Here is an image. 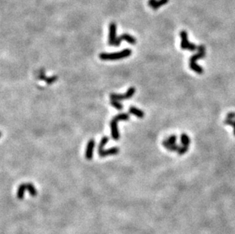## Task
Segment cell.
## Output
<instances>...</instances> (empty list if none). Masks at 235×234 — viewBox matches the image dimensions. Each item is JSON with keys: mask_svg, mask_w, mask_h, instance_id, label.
Wrapping results in <instances>:
<instances>
[{"mask_svg": "<svg viewBox=\"0 0 235 234\" xmlns=\"http://www.w3.org/2000/svg\"><path fill=\"white\" fill-rule=\"evenodd\" d=\"M198 53L196 54L193 55L190 58V67L191 70L194 71L195 72L198 74H202L203 73V69L202 66H199L196 63V61L198 59H201L203 58L205 56V46L200 45L198 47Z\"/></svg>", "mask_w": 235, "mask_h": 234, "instance_id": "cell-1", "label": "cell"}, {"mask_svg": "<svg viewBox=\"0 0 235 234\" xmlns=\"http://www.w3.org/2000/svg\"><path fill=\"white\" fill-rule=\"evenodd\" d=\"M129 119H130V115L126 113H119V114L116 115L112 119L110 122V129H111V136L113 140L117 141L119 138V136H120L119 130H118V121H127Z\"/></svg>", "mask_w": 235, "mask_h": 234, "instance_id": "cell-2", "label": "cell"}, {"mask_svg": "<svg viewBox=\"0 0 235 234\" xmlns=\"http://www.w3.org/2000/svg\"><path fill=\"white\" fill-rule=\"evenodd\" d=\"M131 54L132 50L130 49H124L122 51L117 52V53H101L99 55V57L101 60H118L129 57Z\"/></svg>", "mask_w": 235, "mask_h": 234, "instance_id": "cell-3", "label": "cell"}, {"mask_svg": "<svg viewBox=\"0 0 235 234\" xmlns=\"http://www.w3.org/2000/svg\"><path fill=\"white\" fill-rule=\"evenodd\" d=\"M180 38H181V43H180V47L183 50H187L190 51H195V50H198V47L194 44H192L188 40V34H187L186 30H182L180 31Z\"/></svg>", "mask_w": 235, "mask_h": 234, "instance_id": "cell-4", "label": "cell"}, {"mask_svg": "<svg viewBox=\"0 0 235 234\" xmlns=\"http://www.w3.org/2000/svg\"><path fill=\"white\" fill-rule=\"evenodd\" d=\"M136 93V88L135 87H130L128 89L126 92L124 94H119L113 93L110 95V98L111 100H116V101H124V100H128L131 98Z\"/></svg>", "mask_w": 235, "mask_h": 234, "instance_id": "cell-5", "label": "cell"}, {"mask_svg": "<svg viewBox=\"0 0 235 234\" xmlns=\"http://www.w3.org/2000/svg\"><path fill=\"white\" fill-rule=\"evenodd\" d=\"M123 41H126V42H128L129 44H132V45H134V44H136V39L134 37L129 34H121L120 36L116 38L113 46H115V47H119V44H120V43L122 42Z\"/></svg>", "mask_w": 235, "mask_h": 234, "instance_id": "cell-6", "label": "cell"}, {"mask_svg": "<svg viewBox=\"0 0 235 234\" xmlns=\"http://www.w3.org/2000/svg\"><path fill=\"white\" fill-rule=\"evenodd\" d=\"M116 38H117L116 37V24L114 22H111L109 24V45H114V43L116 41Z\"/></svg>", "mask_w": 235, "mask_h": 234, "instance_id": "cell-7", "label": "cell"}, {"mask_svg": "<svg viewBox=\"0 0 235 234\" xmlns=\"http://www.w3.org/2000/svg\"><path fill=\"white\" fill-rule=\"evenodd\" d=\"M94 145H95L94 140V139L89 140V141L87 142V147H86V151H85V158L86 159L88 160V161H91V160L93 158Z\"/></svg>", "mask_w": 235, "mask_h": 234, "instance_id": "cell-8", "label": "cell"}, {"mask_svg": "<svg viewBox=\"0 0 235 234\" xmlns=\"http://www.w3.org/2000/svg\"><path fill=\"white\" fill-rule=\"evenodd\" d=\"M119 149L118 147H112L107 150H103L102 151L99 152L98 154L101 158H104L107 156H110V155H116L119 153Z\"/></svg>", "mask_w": 235, "mask_h": 234, "instance_id": "cell-9", "label": "cell"}, {"mask_svg": "<svg viewBox=\"0 0 235 234\" xmlns=\"http://www.w3.org/2000/svg\"><path fill=\"white\" fill-rule=\"evenodd\" d=\"M129 112H130V113L135 115V116H137L139 119H142L145 116V113L142 110L136 107H130V109H129Z\"/></svg>", "mask_w": 235, "mask_h": 234, "instance_id": "cell-10", "label": "cell"}, {"mask_svg": "<svg viewBox=\"0 0 235 234\" xmlns=\"http://www.w3.org/2000/svg\"><path fill=\"white\" fill-rule=\"evenodd\" d=\"M27 190V185L26 183H21L17 190V198L20 200H22L24 197V193Z\"/></svg>", "mask_w": 235, "mask_h": 234, "instance_id": "cell-11", "label": "cell"}, {"mask_svg": "<svg viewBox=\"0 0 235 234\" xmlns=\"http://www.w3.org/2000/svg\"><path fill=\"white\" fill-rule=\"evenodd\" d=\"M162 145L164 146V148H166L169 151H178L179 149L180 148V146L178 145V144H170L166 141V140H164L162 141Z\"/></svg>", "mask_w": 235, "mask_h": 234, "instance_id": "cell-12", "label": "cell"}, {"mask_svg": "<svg viewBox=\"0 0 235 234\" xmlns=\"http://www.w3.org/2000/svg\"><path fill=\"white\" fill-rule=\"evenodd\" d=\"M180 142L183 146H187L190 147V138L185 133L181 134L180 135Z\"/></svg>", "mask_w": 235, "mask_h": 234, "instance_id": "cell-13", "label": "cell"}, {"mask_svg": "<svg viewBox=\"0 0 235 234\" xmlns=\"http://www.w3.org/2000/svg\"><path fill=\"white\" fill-rule=\"evenodd\" d=\"M109 141V138L107 136H104L102 138H101V141L99 143V145H98V153L101 151H102L104 150V147H105V145L107 144V143Z\"/></svg>", "mask_w": 235, "mask_h": 234, "instance_id": "cell-14", "label": "cell"}, {"mask_svg": "<svg viewBox=\"0 0 235 234\" xmlns=\"http://www.w3.org/2000/svg\"><path fill=\"white\" fill-rule=\"evenodd\" d=\"M27 185V190L28 191L29 193L30 194V195L33 197H35L37 195V192L36 189H35L34 186L32 183H26Z\"/></svg>", "mask_w": 235, "mask_h": 234, "instance_id": "cell-15", "label": "cell"}, {"mask_svg": "<svg viewBox=\"0 0 235 234\" xmlns=\"http://www.w3.org/2000/svg\"><path fill=\"white\" fill-rule=\"evenodd\" d=\"M110 104H111L112 107H113L114 108H116V110H121L123 109V104L119 102V101H116V100H111L110 101Z\"/></svg>", "mask_w": 235, "mask_h": 234, "instance_id": "cell-16", "label": "cell"}, {"mask_svg": "<svg viewBox=\"0 0 235 234\" xmlns=\"http://www.w3.org/2000/svg\"><path fill=\"white\" fill-rule=\"evenodd\" d=\"M169 2V0H157V2H155V4L153 5L152 9L154 10H157V9H159L161 6L167 4Z\"/></svg>", "mask_w": 235, "mask_h": 234, "instance_id": "cell-17", "label": "cell"}, {"mask_svg": "<svg viewBox=\"0 0 235 234\" xmlns=\"http://www.w3.org/2000/svg\"><path fill=\"white\" fill-rule=\"evenodd\" d=\"M166 141H167L168 144H176V141L177 140V137H176V135H170L169 138H167V139H165Z\"/></svg>", "mask_w": 235, "mask_h": 234, "instance_id": "cell-18", "label": "cell"}, {"mask_svg": "<svg viewBox=\"0 0 235 234\" xmlns=\"http://www.w3.org/2000/svg\"><path fill=\"white\" fill-rule=\"evenodd\" d=\"M57 79H58V77L56 76V75H53V76L49 77V78H47V77L45 81H46V83H47V84H53V82H55V81H56Z\"/></svg>", "mask_w": 235, "mask_h": 234, "instance_id": "cell-19", "label": "cell"}, {"mask_svg": "<svg viewBox=\"0 0 235 234\" xmlns=\"http://www.w3.org/2000/svg\"><path fill=\"white\" fill-rule=\"evenodd\" d=\"M189 150V147H187V146H182V147H180V148L179 149V151H178V154H179V155H183L184 154L187 153V151H188Z\"/></svg>", "mask_w": 235, "mask_h": 234, "instance_id": "cell-20", "label": "cell"}, {"mask_svg": "<svg viewBox=\"0 0 235 234\" xmlns=\"http://www.w3.org/2000/svg\"><path fill=\"white\" fill-rule=\"evenodd\" d=\"M227 119H235V113L234 112H231V113H228V115H227Z\"/></svg>", "mask_w": 235, "mask_h": 234, "instance_id": "cell-21", "label": "cell"}, {"mask_svg": "<svg viewBox=\"0 0 235 234\" xmlns=\"http://www.w3.org/2000/svg\"><path fill=\"white\" fill-rule=\"evenodd\" d=\"M234 121H233L232 119H228L225 121V125H228V126H234Z\"/></svg>", "mask_w": 235, "mask_h": 234, "instance_id": "cell-22", "label": "cell"}, {"mask_svg": "<svg viewBox=\"0 0 235 234\" xmlns=\"http://www.w3.org/2000/svg\"><path fill=\"white\" fill-rule=\"evenodd\" d=\"M157 2V0H148V5L150 6V7L152 8L153 5L155 4V2Z\"/></svg>", "mask_w": 235, "mask_h": 234, "instance_id": "cell-23", "label": "cell"}, {"mask_svg": "<svg viewBox=\"0 0 235 234\" xmlns=\"http://www.w3.org/2000/svg\"><path fill=\"white\" fill-rule=\"evenodd\" d=\"M233 127H234V135H235V121H234V126H233Z\"/></svg>", "mask_w": 235, "mask_h": 234, "instance_id": "cell-24", "label": "cell"}]
</instances>
